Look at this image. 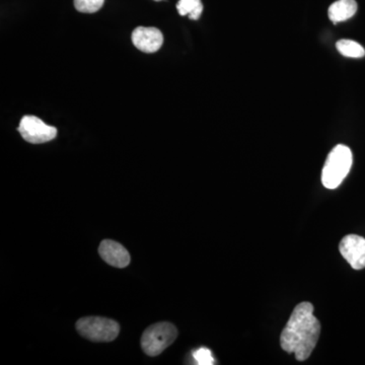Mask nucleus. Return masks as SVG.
Segmentation results:
<instances>
[{"instance_id": "1", "label": "nucleus", "mask_w": 365, "mask_h": 365, "mask_svg": "<svg viewBox=\"0 0 365 365\" xmlns=\"http://www.w3.org/2000/svg\"><path fill=\"white\" fill-rule=\"evenodd\" d=\"M314 309L311 302L297 304L281 333V347L287 353H294L299 361L311 356L321 335V324Z\"/></svg>"}, {"instance_id": "2", "label": "nucleus", "mask_w": 365, "mask_h": 365, "mask_svg": "<svg viewBox=\"0 0 365 365\" xmlns=\"http://www.w3.org/2000/svg\"><path fill=\"white\" fill-rule=\"evenodd\" d=\"M353 157L348 146H335L327 158L322 170V182L327 189H336L342 184L351 170Z\"/></svg>"}, {"instance_id": "3", "label": "nucleus", "mask_w": 365, "mask_h": 365, "mask_svg": "<svg viewBox=\"0 0 365 365\" xmlns=\"http://www.w3.org/2000/svg\"><path fill=\"white\" fill-rule=\"evenodd\" d=\"M176 327L168 322L151 325L141 337V348L148 356H158L177 339Z\"/></svg>"}, {"instance_id": "4", "label": "nucleus", "mask_w": 365, "mask_h": 365, "mask_svg": "<svg viewBox=\"0 0 365 365\" xmlns=\"http://www.w3.org/2000/svg\"><path fill=\"white\" fill-rule=\"evenodd\" d=\"M76 330L83 337L93 342H111L120 332L119 324L102 317H88L78 319Z\"/></svg>"}, {"instance_id": "5", "label": "nucleus", "mask_w": 365, "mask_h": 365, "mask_svg": "<svg viewBox=\"0 0 365 365\" xmlns=\"http://www.w3.org/2000/svg\"><path fill=\"white\" fill-rule=\"evenodd\" d=\"M21 135L26 143L41 144L51 141L57 136V129L48 126L42 120L35 116H25L19 127Z\"/></svg>"}, {"instance_id": "6", "label": "nucleus", "mask_w": 365, "mask_h": 365, "mask_svg": "<svg viewBox=\"0 0 365 365\" xmlns=\"http://www.w3.org/2000/svg\"><path fill=\"white\" fill-rule=\"evenodd\" d=\"M340 253L354 270L365 268V239L357 235H346L340 242Z\"/></svg>"}, {"instance_id": "7", "label": "nucleus", "mask_w": 365, "mask_h": 365, "mask_svg": "<svg viewBox=\"0 0 365 365\" xmlns=\"http://www.w3.org/2000/svg\"><path fill=\"white\" fill-rule=\"evenodd\" d=\"M132 42L137 49L145 53H155L162 48L163 33L157 28L138 26L132 33Z\"/></svg>"}, {"instance_id": "8", "label": "nucleus", "mask_w": 365, "mask_h": 365, "mask_svg": "<svg viewBox=\"0 0 365 365\" xmlns=\"http://www.w3.org/2000/svg\"><path fill=\"white\" fill-rule=\"evenodd\" d=\"M98 253L103 260L113 267L125 268L130 263V255L119 242L105 240L101 242Z\"/></svg>"}, {"instance_id": "9", "label": "nucleus", "mask_w": 365, "mask_h": 365, "mask_svg": "<svg viewBox=\"0 0 365 365\" xmlns=\"http://www.w3.org/2000/svg\"><path fill=\"white\" fill-rule=\"evenodd\" d=\"M357 11L355 0H338L329 7V18L334 24L341 23L351 19Z\"/></svg>"}, {"instance_id": "10", "label": "nucleus", "mask_w": 365, "mask_h": 365, "mask_svg": "<svg viewBox=\"0 0 365 365\" xmlns=\"http://www.w3.org/2000/svg\"><path fill=\"white\" fill-rule=\"evenodd\" d=\"M177 9L180 16H189L190 20L197 21L202 14L203 4L201 0H180Z\"/></svg>"}, {"instance_id": "11", "label": "nucleus", "mask_w": 365, "mask_h": 365, "mask_svg": "<svg viewBox=\"0 0 365 365\" xmlns=\"http://www.w3.org/2000/svg\"><path fill=\"white\" fill-rule=\"evenodd\" d=\"M336 47L340 54L349 58H362L365 56L364 48L355 41L340 40L336 44Z\"/></svg>"}, {"instance_id": "12", "label": "nucleus", "mask_w": 365, "mask_h": 365, "mask_svg": "<svg viewBox=\"0 0 365 365\" xmlns=\"http://www.w3.org/2000/svg\"><path fill=\"white\" fill-rule=\"evenodd\" d=\"M105 0H74V6L81 13H97L104 6Z\"/></svg>"}, {"instance_id": "13", "label": "nucleus", "mask_w": 365, "mask_h": 365, "mask_svg": "<svg viewBox=\"0 0 365 365\" xmlns=\"http://www.w3.org/2000/svg\"><path fill=\"white\" fill-rule=\"evenodd\" d=\"M193 357L195 359L197 364L200 365H211L215 364V360L213 359L212 353L208 348L202 347L197 349L193 352Z\"/></svg>"}, {"instance_id": "14", "label": "nucleus", "mask_w": 365, "mask_h": 365, "mask_svg": "<svg viewBox=\"0 0 365 365\" xmlns=\"http://www.w3.org/2000/svg\"><path fill=\"white\" fill-rule=\"evenodd\" d=\"M155 1H162V0H155Z\"/></svg>"}]
</instances>
